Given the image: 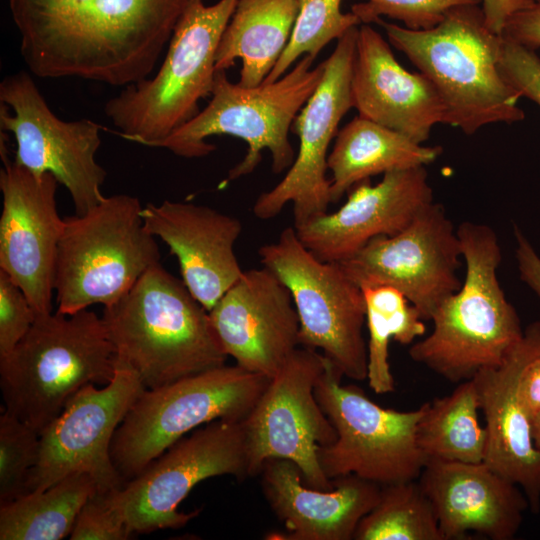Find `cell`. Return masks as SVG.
<instances>
[{"instance_id":"cell-33","label":"cell","mask_w":540,"mask_h":540,"mask_svg":"<svg viewBox=\"0 0 540 540\" xmlns=\"http://www.w3.org/2000/svg\"><path fill=\"white\" fill-rule=\"evenodd\" d=\"M39 451L40 434L4 410L0 415V504L26 494Z\"/></svg>"},{"instance_id":"cell-6","label":"cell","mask_w":540,"mask_h":540,"mask_svg":"<svg viewBox=\"0 0 540 540\" xmlns=\"http://www.w3.org/2000/svg\"><path fill=\"white\" fill-rule=\"evenodd\" d=\"M314 60L304 55L278 80L254 87L233 83L225 70L216 71L208 105L154 147L183 158H201L216 149L207 142L209 137L230 135L245 141L248 149L229 171L227 181L252 173L264 150L271 153L274 173L289 169L296 156L288 138L289 130L325 70L324 61L312 68Z\"/></svg>"},{"instance_id":"cell-26","label":"cell","mask_w":540,"mask_h":540,"mask_svg":"<svg viewBox=\"0 0 540 540\" xmlns=\"http://www.w3.org/2000/svg\"><path fill=\"white\" fill-rule=\"evenodd\" d=\"M442 153L440 146H423L409 137L360 115L338 133L327 166L332 178L331 203L357 183L386 172L426 166Z\"/></svg>"},{"instance_id":"cell-36","label":"cell","mask_w":540,"mask_h":540,"mask_svg":"<svg viewBox=\"0 0 540 540\" xmlns=\"http://www.w3.org/2000/svg\"><path fill=\"white\" fill-rule=\"evenodd\" d=\"M499 70L519 94L540 107V58L535 51L502 37Z\"/></svg>"},{"instance_id":"cell-1","label":"cell","mask_w":540,"mask_h":540,"mask_svg":"<svg viewBox=\"0 0 540 540\" xmlns=\"http://www.w3.org/2000/svg\"><path fill=\"white\" fill-rule=\"evenodd\" d=\"M188 1L9 0V9L32 74L125 87L152 73Z\"/></svg>"},{"instance_id":"cell-38","label":"cell","mask_w":540,"mask_h":540,"mask_svg":"<svg viewBox=\"0 0 540 540\" xmlns=\"http://www.w3.org/2000/svg\"><path fill=\"white\" fill-rule=\"evenodd\" d=\"M501 36L533 51L540 48V3L511 16Z\"/></svg>"},{"instance_id":"cell-19","label":"cell","mask_w":540,"mask_h":540,"mask_svg":"<svg viewBox=\"0 0 540 540\" xmlns=\"http://www.w3.org/2000/svg\"><path fill=\"white\" fill-rule=\"evenodd\" d=\"M208 313L225 354L249 372L272 378L300 347L290 291L265 266L244 270Z\"/></svg>"},{"instance_id":"cell-18","label":"cell","mask_w":540,"mask_h":540,"mask_svg":"<svg viewBox=\"0 0 540 540\" xmlns=\"http://www.w3.org/2000/svg\"><path fill=\"white\" fill-rule=\"evenodd\" d=\"M0 270L25 293L36 316L53 311L54 276L64 219L56 205L58 181L35 175L8 157L1 137Z\"/></svg>"},{"instance_id":"cell-43","label":"cell","mask_w":540,"mask_h":540,"mask_svg":"<svg viewBox=\"0 0 540 540\" xmlns=\"http://www.w3.org/2000/svg\"><path fill=\"white\" fill-rule=\"evenodd\" d=\"M535 3H540V0H533Z\"/></svg>"},{"instance_id":"cell-42","label":"cell","mask_w":540,"mask_h":540,"mask_svg":"<svg viewBox=\"0 0 540 540\" xmlns=\"http://www.w3.org/2000/svg\"><path fill=\"white\" fill-rule=\"evenodd\" d=\"M531 436L534 445L540 449V411L531 419Z\"/></svg>"},{"instance_id":"cell-21","label":"cell","mask_w":540,"mask_h":540,"mask_svg":"<svg viewBox=\"0 0 540 540\" xmlns=\"http://www.w3.org/2000/svg\"><path fill=\"white\" fill-rule=\"evenodd\" d=\"M142 219L147 231L177 258L182 281L207 311L243 274L234 251L242 232L236 217L204 205L164 200L143 206Z\"/></svg>"},{"instance_id":"cell-2","label":"cell","mask_w":540,"mask_h":540,"mask_svg":"<svg viewBox=\"0 0 540 540\" xmlns=\"http://www.w3.org/2000/svg\"><path fill=\"white\" fill-rule=\"evenodd\" d=\"M457 234L465 278L433 313L432 332L409 349L414 362L452 383L502 364L524 333L498 280L502 255L495 231L466 221L457 227Z\"/></svg>"},{"instance_id":"cell-28","label":"cell","mask_w":540,"mask_h":540,"mask_svg":"<svg viewBox=\"0 0 540 540\" xmlns=\"http://www.w3.org/2000/svg\"><path fill=\"white\" fill-rule=\"evenodd\" d=\"M421 406L416 442L427 461L483 462L487 437L478 420L480 408L473 379Z\"/></svg>"},{"instance_id":"cell-16","label":"cell","mask_w":540,"mask_h":540,"mask_svg":"<svg viewBox=\"0 0 540 540\" xmlns=\"http://www.w3.org/2000/svg\"><path fill=\"white\" fill-rule=\"evenodd\" d=\"M359 26L341 36L324 61L322 80L291 127L299 137L294 162L284 178L255 201L252 210L257 218H274L292 203L297 228L327 212L331 203L327 152L341 119L353 108L351 80Z\"/></svg>"},{"instance_id":"cell-37","label":"cell","mask_w":540,"mask_h":540,"mask_svg":"<svg viewBox=\"0 0 540 540\" xmlns=\"http://www.w3.org/2000/svg\"><path fill=\"white\" fill-rule=\"evenodd\" d=\"M133 533L125 522L96 493L83 505L75 521L71 540H127Z\"/></svg>"},{"instance_id":"cell-29","label":"cell","mask_w":540,"mask_h":540,"mask_svg":"<svg viewBox=\"0 0 540 540\" xmlns=\"http://www.w3.org/2000/svg\"><path fill=\"white\" fill-rule=\"evenodd\" d=\"M98 492L87 473H73L39 492L0 504L1 540H61L70 536L77 516Z\"/></svg>"},{"instance_id":"cell-23","label":"cell","mask_w":540,"mask_h":540,"mask_svg":"<svg viewBox=\"0 0 540 540\" xmlns=\"http://www.w3.org/2000/svg\"><path fill=\"white\" fill-rule=\"evenodd\" d=\"M417 480L434 507L444 540L463 539L469 532L511 540L529 509L521 488L484 462L429 460Z\"/></svg>"},{"instance_id":"cell-9","label":"cell","mask_w":540,"mask_h":540,"mask_svg":"<svg viewBox=\"0 0 540 540\" xmlns=\"http://www.w3.org/2000/svg\"><path fill=\"white\" fill-rule=\"evenodd\" d=\"M269 381L237 364H224L145 389L114 434L116 469L128 481L193 430L215 420L243 421Z\"/></svg>"},{"instance_id":"cell-8","label":"cell","mask_w":540,"mask_h":540,"mask_svg":"<svg viewBox=\"0 0 540 540\" xmlns=\"http://www.w3.org/2000/svg\"><path fill=\"white\" fill-rule=\"evenodd\" d=\"M142 209L137 197L115 194L85 214L64 218L54 276L57 311L110 306L159 263L160 250L145 228Z\"/></svg>"},{"instance_id":"cell-35","label":"cell","mask_w":540,"mask_h":540,"mask_svg":"<svg viewBox=\"0 0 540 540\" xmlns=\"http://www.w3.org/2000/svg\"><path fill=\"white\" fill-rule=\"evenodd\" d=\"M35 318L36 313L23 290L0 270V357L17 346Z\"/></svg>"},{"instance_id":"cell-15","label":"cell","mask_w":540,"mask_h":540,"mask_svg":"<svg viewBox=\"0 0 540 540\" xmlns=\"http://www.w3.org/2000/svg\"><path fill=\"white\" fill-rule=\"evenodd\" d=\"M326 357L298 347L272 377L256 405L243 420L249 476L260 473L265 461L279 458L300 468L304 483L317 489L333 484L323 472L317 451L332 444L337 432L315 396Z\"/></svg>"},{"instance_id":"cell-14","label":"cell","mask_w":540,"mask_h":540,"mask_svg":"<svg viewBox=\"0 0 540 540\" xmlns=\"http://www.w3.org/2000/svg\"><path fill=\"white\" fill-rule=\"evenodd\" d=\"M145 389L138 374L116 359L108 384H89L75 393L40 433L39 457L28 475L26 493L43 491L73 473L89 474L100 494L121 488L126 480L113 463L111 444Z\"/></svg>"},{"instance_id":"cell-13","label":"cell","mask_w":540,"mask_h":540,"mask_svg":"<svg viewBox=\"0 0 540 540\" xmlns=\"http://www.w3.org/2000/svg\"><path fill=\"white\" fill-rule=\"evenodd\" d=\"M0 103L1 131L15 138L16 164L38 176L52 174L68 190L77 215L104 199L101 187L107 172L96 161L101 125L57 117L25 71L1 81Z\"/></svg>"},{"instance_id":"cell-32","label":"cell","mask_w":540,"mask_h":540,"mask_svg":"<svg viewBox=\"0 0 540 540\" xmlns=\"http://www.w3.org/2000/svg\"><path fill=\"white\" fill-rule=\"evenodd\" d=\"M342 0H300L299 11L290 40L264 83H271L284 74L299 57L316 58L332 40H338L352 27L361 24L352 12L341 11Z\"/></svg>"},{"instance_id":"cell-17","label":"cell","mask_w":540,"mask_h":540,"mask_svg":"<svg viewBox=\"0 0 540 540\" xmlns=\"http://www.w3.org/2000/svg\"><path fill=\"white\" fill-rule=\"evenodd\" d=\"M461 245L444 207L433 201L392 236L370 240L340 262L360 287L385 285L401 293L431 320L437 307L461 286Z\"/></svg>"},{"instance_id":"cell-27","label":"cell","mask_w":540,"mask_h":540,"mask_svg":"<svg viewBox=\"0 0 540 540\" xmlns=\"http://www.w3.org/2000/svg\"><path fill=\"white\" fill-rule=\"evenodd\" d=\"M300 0H238L222 34L216 71L242 61L239 84H262L285 50L299 11Z\"/></svg>"},{"instance_id":"cell-12","label":"cell","mask_w":540,"mask_h":540,"mask_svg":"<svg viewBox=\"0 0 540 540\" xmlns=\"http://www.w3.org/2000/svg\"><path fill=\"white\" fill-rule=\"evenodd\" d=\"M223 475L249 477L243 421L215 420L193 430L121 488L102 495L133 534L179 529L199 513L180 512L181 502L198 483Z\"/></svg>"},{"instance_id":"cell-3","label":"cell","mask_w":540,"mask_h":540,"mask_svg":"<svg viewBox=\"0 0 540 540\" xmlns=\"http://www.w3.org/2000/svg\"><path fill=\"white\" fill-rule=\"evenodd\" d=\"M101 317L116 359L132 368L146 389L226 364L208 311L160 263L104 307Z\"/></svg>"},{"instance_id":"cell-20","label":"cell","mask_w":540,"mask_h":540,"mask_svg":"<svg viewBox=\"0 0 540 540\" xmlns=\"http://www.w3.org/2000/svg\"><path fill=\"white\" fill-rule=\"evenodd\" d=\"M433 201L425 166L393 170L376 185L370 179L357 183L337 211L294 228L317 258L340 263L370 240L399 233Z\"/></svg>"},{"instance_id":"cell-25","label":"cell","mask_w":540,"mask_h":540,"mask_svg":"<svg viewBox=\"0 0 540 540\" xmlns=\"http://www.w3.org/2000/svg\"><path fill=\"white\" fill-rule=\"evenodd\" d=\"M259 474L263 494L286 529L267 539L351 540L380 498L381 485L355 474L331 479V489L309 487L297 464L287 459H268Z\"/></svg>"},{"instance_id":"cell-39","label":"cell","mask_w":540,"mask_h":540,"mask_svg":"<svg viewBox=\"0 0 540 540\" xmlns=\"http://www.w3.org/2000/svg\"><path fill=\"white\" fill-rule=\"evenodd\" d=\"M515 257L520 279L540 298V256L528 238L514 226Z\"/></svg>"},{"instance_id":"cell-30","label":"cell","mask_w":540,"mask_h":540,"mask_svg":"<svg viewBox=\"0 0 540 540\" xmlns=\"http://www.w3.org/2000/svg\"><path fill=\"white\" fill-rule=\"evenodd\" d=\"M366 306L367 381L376 394L391 393L395 382L389 364L390 340L413 344L426 332L423 318L399 290L385 285L361 288Z\"/></svg>"},{"instance_id":"cell-41","label":"cell","mask_w":540,"mask_h":540,"mask_svg":"<svg viewBox=\"0 0 540 540\" xmlns=\"http://www.w3.org/2000/svg\"><path fill=\"white\" fill-rule=\"evenodd\" d=\"M534 3L533 0H482L486 25L492 32L501 35L511 16Z\"/></svg>"},{"instance_id":"cell-10","label":"cell","mask_w":540,"mask_h":540,"mask_svg":"<svg viewBox=\"0 0 540 540\" xmlns=\"http://www.w3.org/2000/svg\"><path fill=\"white\" fill-rule=\"evenodd\" d=\"M262 266L288 288L300 323V346L315 350L355 381L367 379L366 306L340 263L317 258L294 227L258 251Z\"/></svg>"},{"instance_id":"cell-5","label":"cell","mask_w":540,"mask_h":540,"mask_svg":"<svg viewBox=\"0 0 540 540\" xmlns=\"http://www.w3.org/2000/svg\"><path fill=\"white\" fill-rule=\"evenodd\" d=\"M115 368V348L94 311L37 315L25 337L0 357L5 411L40 434L75 393L108 384Z\"/></svg>"},{"instance_id":"cell-34","label":"cell","mask_w":540,"mask_h":540,"mask_svg":"<svg viewBox=\"0 0 540 540\" xmlns=\"http://www.w3.org/2000/svg\"><path fill=\"white\" fill-rule=\"evenodd\" d=\"M482 0H366L351 7L361 24L376 23L382 16L401 21L409 30H430L458 6L480 5Z\"/></svg>"},{"instance_id":"cell-7","label":"cell","mask_w":540,"mask_h":540,"mask_svg":"<svg viewBox=\"0 0 540 540\" xmlns=\"http://www.w3.org/2000/svg\"><path fill=\"white\" fill-rule=\"evenodd\" d=\"M237 2L188 1L156 75L125 86L105 103L124 139L154 147L198 114L199 101L211 95L217 49Z\"/></svg>"},{"instance_id":"cell-11","label":"cell","mask_w":540,"mask_h":540,"mask_svg":"<svg viewBox=\"0 0 540 540\" xmlns=\"http://www.w3.org/2000/svg\"><path fill=\"white\" fill-rule=\"evenodd\" d=\"M343 373L326 357L315 396L333 424L337 439L318 448L331 480L355 474L379 485L417 480L427 459L416 442L422 406L397 411L373 402L355 385H342Z\"/></svg>"},{"instance_id":"cell-24","label":"cell","mask_w":540,"mask_h":540,"mask_svg":"<svg viewBox=\"0 0 540 540\" xmlns=\"http://www.w3.org/2000/svg\"><path fill=\"white\" fill-rule=\"evenodd\" d=\"M351 91L358 115L422 144L432 128L447 124L445 104L421 72L407 71L389 43L369 24L358 28Z\"/></svg>"},{"instance_id":"cell-22","label":"cell","mask_w":540,"mask_h":540,"mask_svg":"<svg viewBox=\"0 0 540 540\" xmlns=\"http://www.w3.org/2000/svg\"><path fill=\"white\" fill-rule=\"evenodd\" d=\"M540 346V322L531 323L502 364L473 378L483 412L486 448L483 462L524 492L529 509L540 510V449L531 436V420L520 404L522 371Z\"/></svg>"},{"instance_id":"cell-40","label":"cell","mask_w":540,"mask_h":540,"mask_svg":"<svg viewBox=\"0 0 540 540\" xmlns=\"http://www.w3.org/2000/svg\"><path fill=\"white\" fill-rule=\"evenodd\" d=\"M518 397L531 420L540 411V346L522 371L518 385Z\"/></svg>"},{"instance_id":"cell-4","label":"cell","mask_w":540,"mask_h":540,"mask_svg":"<svg viewBox=\"0 0 540 540\" xmlns=\"http://www.w3.org/2000/svg\"><path fill=\"white\" fill-rule=\"evenodd\" d=\"M376 23L434 84L448 125L471 135L489 124L524 119L521 97L499 70L502 36L487 27L479 5L450 9L430 30H409L381 18Z\"/></svg>"},{"instance_id":"cell-31","label":"cell","mask_w":540,"mask_h":540,"mask_svg":"<svg viewBox=\"0 0 540 540\" xmlns=\"http://www.w3.org/2000/svg\"><path fill=\"white\" fill-rule=\"evenodd\" d=\"M353 539L444 540L418 480L382 485L377 504L361 519Z\"/></svg>"}]
</instances>
